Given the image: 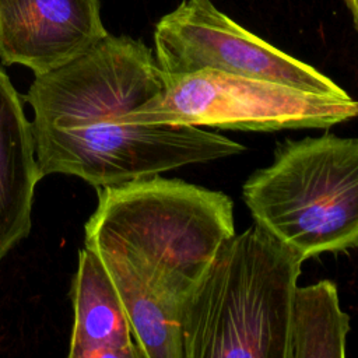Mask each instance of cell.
Returning <instances> with one entry per match:
<instances>
[{
  "label": "cell",
  "instance_id": "obj_1",
  "mask_svg": "<svg viewBox=\"0 0 358 358\" xmlns=\"http://www.w3.org/2000/svg\"><path fill=\"white\" fill-rule=\"evenodd\" d=\"M162 88L152 50L127 35L108 34L74 60L35 76L25 101L42 178L71 175L99 189L246 150L197 126L124 122Z\"/></svg>",
  "mask_w": 358,
  "mask_h": 358
},
{
  "label": "cell",
  "instance_id": "obj_2",
  "mask_svg": "<svg viewBox=\"0 0 358 358\" xmlns=\"http://www.w3.org/2000/svg\"><path fill=\"white\" fill-rule=\"evenodd\" d=\"M84 245L105 266L143 358H182L180 317L221 243L234 201L161 175L96 189Z\"/></svg>",
  "mask_w": 358,
  "mask_h": 358
},
{
  "label": "cell",
  "instance_id": "obj_3",
  "mask_svg": "<svg viewBox=\"0 0 358 358\" xmlns=\"http://www.w3.org/2000/svg\"><path fill=\"white\" fill-rule=\"evenodd\" d=\"M302 263L256 222L225 239L183 309L182 358H285Z\"/></svg>",
  "mask_w": 358,
  "mask_h": 358
},
{
  "label": "cell",
  "instance_id": "obj_4",
  "mask_svg": "<svg viewBox=\"0 0 358 358\" xmlns=\"http://www.w3.org/2000/svg\"><path fill=\"white\" fill-rule=\"evenodd\" d=\"M253 221L303 262L358 248V137L284 140L242 185Z\"/></svg>",
  "mask_w": 358,
  "mask_h": 358
},
{
  "label": "cell",
  "instance_id": "obj_5",
  "mask_svg": "<svg viewBox=\"0 0 358 358\" xmlns=\"http://www.w3.org/2000/svg\"><path fill=\"white\" fill-rule=\"evenodd\" d=\"M162 91L124 116L131 124L277 131L329 129L358 117V101L277 81L201 70L162 76Z\"/></svg>",
  "mask_w": 358,
  "mask_h": 358
},
{
  "label": "cell",
  "instance_id": "obj_6",
  "mask_svg": "<svg viewBox=\"0 0 358 358\" xmlns=\"http://www.w3.org/2000/svg\"><path fill=\"white\" fill-rule=\"evenodd\" d=\"M154 50L166 77L217 70L317 94L350 96L313 66L245 29L211 0H182L162 15L154 29Z\"/></svg>",
  "mask_w": 358,
  "mask_h": 358
},
{
  "label": "cell",
  "instance_id": "obj_7",
  "mask_svg": "<svg viewBox=\"0 0 358 358\" xmlns=\"http://www.w3.org/2000/svg\"><path fill=\"white\" fill-rule=\"evenodd\" d=\"M108 34L99 0H0V60L35 76L74 60Z\"/></svg>",
  "mask_w": 358,
  "mask_h": 358
},
{
  "label": "cell",
  "instance_id": "obj_8",
  "mask_svg": "<svg viewBox=\"0 0 358 358\" xmlns=\"http://www.w3.org/2000/svg\"><path fill=\"white\" fill-rule=\"evenodd\" d=\"M70 299V358H143L115 284L101 259L85 246L78 253Z\"/></svg>",
  "mask_w": 358,
  "mask_h": 358
},
{
  "label": "cell",
  "instance_id": "obj_9",
  "mask_svg": "<svg viewBox=\"0 0 358 358\" xmlns=\"http://www.w3.org/2000/svg\"><path fill=\"white\" fill-rule=\"evenodd\" d=\"M42 179L22 96L0 67V262L28 236Z\"/></svg>",
  "mask_w": 358,
  "mask_h": 358
},
{
  "label": "cell",
  "instance_id": "obj_10",
  "mask_svg": "<svg viewBox=\"0 0 358 358\" xmlns=\"http://www.w3.org/2000/svg\"><path fill=\"white\" fill-rule=\"evenodd\" d=\"M351 330L341 309L337 285L330 280L295 287L288 323L285 358H343Z\"/></svg>",
  "mask_w": 358,
  "mask_h": 358
},
{
  "label": "cell",
  "instance_id": "obj_11",
  "mask_svg": "<svg viewBox=\"0 0 358 358\" xmlns=\"http://www.w3.org/2000/svg\"><path fill=\"white\" fill-rule=\"evenodd\" d=\"M344 3H345L347 10L350 11L354 28H355V31L358 34V0H344Z\"/></svg>",
  "mask_w": 358,
  "mask_h": 358
}]
</instances>
